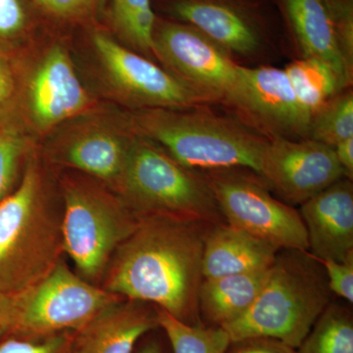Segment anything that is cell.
<instances>
[{"instance_id": "25", "label": "cell", "mask_w": 353, "mask_h": 353, "mask_svg": "<svg viewBox=\"0 0 353 353\" xmlns=\"http://www.w3.org/2000/svg\"><path fill=\"white\" fill-rule=\"evenodd\" d=\"M353 138V94L340 92L327 102L311 121L309 139L334 148Z\"/></svg>"}, {"instance_id": "4", "label": "cell", "mask_w": 353, "mask_h": 353, "mask_svg": "<svg viewBox=\"0 0 353 353\" xmlns=\"http://www.w3.org/2000/svg\"><path fill=\"white\" fill-rule=\"evenodd\" d=\"M202 108L143 109L134 116V126L190 170L243 168L259 173L269 139L243 122Z\"/></svg>"}, {"instance_id": "15", "label": "cell", "mask_w": 353, "mask_h": 353, "mask_svg": "<svg viewBox=\"0 0 353 353\" xmlns=\"http://www.w3.org/2000/svg\"><path fill=\"white\" fill-rule=\"evenodd\" d=\"M30 108L41 129H50L82 113L90 104L68 51L53 46L30 83Z\"/></svg>"}, {"instance_id": "3", "label": "cell", "mask_w": 353, "mask_h": 353, "mask_svg": "<svg viewBox=\"0 0 353 353\" xmlns=\"http://www.w3.org/2000/svg\"><path fill=\"white\" fill-rule=\"evenodd\" d=\"M281 252L252 305L239 319L221 327L232 343L262 336L297 350L331 303L322 262L308 252Z\"/></svg>"}, {"instance_id": "11", "label": "cell", "mask_w": 353, "mask_h": 353, "mask_svg": "<svg viewBox=\"0 0 353 353\" xmlns=\"http://www.w3.org/2000/svg\"><path fill=\"white\" fill-rule=\"evenodd\" d=\"M92 43L109 80L130 103L143 109H192L215 103L214 99L160 68L104 32Z\"/></svg>"}, {"instance_id": "27", "label": "cell", "mask_w": 353, "mask_h": 353, "mask_svg": "<svg viewBox=\"0 0 353 353\" xmlns=\"http://www.w3.org/2000/svg\"><path fill=\"white\" fill-rule=\"evenodd\" d=\"M74 332L44 336L24 338L6 334L0 338V353H71Z\"/></svg>"}, {"instance_id": "21", "label": "cell", "mask_w": 353, "mask_h": 353, "mask_svg": "<svg viewBox=\"0 0 353 353\" xmlns=\"http://www.w3.org/2000/svg\"><path fill=\"white\" fill-rule=\"evenodd\" d=\"M284 70L297 102L311 121L327 102L348 87L331 65L318 58L294 60Z\"/></svg>"}, {"instance_id": "34", "label": "cell", "mask_w": 353, "mask_h": 353, "mask_svg": "<svg viewBox=\"0 0 353 353\" xmlns=\"http://www.w3.org/2000/svg\"><path fill=\"white\" fill-rule=\"evenodd\" d=\"M14 81L8 65L0 57V113L12 97Z\"/></svg>"}, {"instance_id": "30", "label": "cell", "mask_w": 353, "mask_h": 353, "mask_svg": "<svg viewBox=\"0 0 353 353\" xmlns=\"http://www.w3.org/2000/svg\"><path fill=\"white\" fill-rule=\"evenodd\" d=\"M30 24L25 0H0V39L22 36Z\"/></svg>"}, {"instance_id": "22", "label": "cell", "mask_w": 353, "mask_h": 353, "mask_svg": "<svg viewBox=\"0 0 353 353\" xmlns=\"http://www.w3.org/2000/svg\"><path fill=\"white\" fill-rule=\"evenodd\" d=\"M106 4L109 20L118 36L134 50L153 54L157 16L153 0H102L101 8Z\"/></svg>"}, {"instance_id": "8", "label": "cell", "mask_w": 353, "mask_h": 353, "mask_svg": "<svg viewBox=\"0 0 353 353\" xmlns=\"http://www.w3.org/2000/svg\"><path fill=\"white\" fill-rule=\"evenodd\" d=\"M228 224L278 250L308 252L301 213L272 196L266 183L252 170L223 169L201 173Z\"/></svg>"}, {"instance_id": "35", "label": "cell", "mask_w": 353, "mask_h": 353, "mask_svg": "<svg viewBox=\"0 0 353 353\" xmlns=\"http://www.w3.org/2000/svg\"><path fill=\"white\" fill-rule=\"evenodd\" d=\"M14 296L0 292V338L8 333L12 320Z\"/></svg>"}, {"instance_id": "36", "label": "cell", "mask_w": 353, "mask_h": 353, "mask_svg": "<svg viewBox=\"0 0 353 353\" xmlns=\"http://www.w3.org/2000/svg\"><path fill=\"white\" fill-rule=\"evenodd\" d=\"M138 353H161V348L155 341H150L141 348Z\"/></svg>"}, {"instance_id": "29", "label": "cell", "mask_w": 353, "mask_h": 353, "mask_svg": "<svg viewBox=\"0 0 353 353\" xmlns=\"http://www.w3.org/2000/svg\"><path fill=\"white\" fill-rule=\"evenodd\" d=\"M343 55L353 64V0H323Z\"/></svg>"}, {"instance_id": "7", "label": "cell", "mask_w": 353, "mask_h": 353, "mask_svg": "<svg viewBox=\"0 0 353 353\" xmlns=\"http://www.w3.org/2000/svg\"><path fill=\"white\" fill-rule=\"evenodd\" d=\"M123 299L88 282L62 259L37 284L14 296L12 320L7 334L44 338L78 332Z\"/></svg>"}, {"instance_id": "28", "label": "cell", "mask_w": 353, "mask_h": 353, "mask_svg": "<svg viewBox=\"0 0 353 353\" xmlns=\"http://www.w3.org/2000/svg\"><path fill=\"white\" fill-rule=\"evenodd\" d=\"M44 15L59 21L77 22L88 19L101 8L102 0H32Z\"/></svg>"}, {"instance_id": "13", "label": "cell", "mask_w": 353, "mask_h": 353, "mask_svg": "<svg viewBox=\"0 0 353 353\" xmlns=\"http://www.w3.org/2000/svg\"><path fill=\"white\" fill-rule=\"evenodd\" d=\"M248 99L243 120L266 138L309 139L311 119L299 105L284 69L243 66Z\"/></svg>"}, {"instance_id": "26", "label": "cell", "mask_w": 353, "mask_h": 353, "mask_svg": "<svg viewBox=\"0 0 353 353\" xmlns=\"http://www.w3.org/2000/svg\"><path fill=\"white\" fill-rule=\"evenodd\" d=\"M26 152L27 143L18 132H0V202L12 192Z\"/></svg>"}, {"instance_id": "17", "label": "cell", "mask_w": 353, "mask_h": 353, "mask_svg": "<svg viewBox=\"0 0 353 353\" xmlns=\"http://www.w3.org/2000/svg\"><path fill=\"white\" fill-rule=\"evenodd\" d=\"M285 31L292 37L303 57L327 62L350 85L352 66L338 43L323 0H272Z\"/></svg>"}, {"instance_id": "9", "label": "cell", "mask_w": 353, "mask_h": 353, "mask_svg": "<svg viewBox=\"0 0 353 353\" xmlns=\"http://www.w3.org/2000/svg\"><path fill=\"white\" fill-rule=\"evenodd\" d=\"M152 39L153 55L169 72L243 117L248 92L243 65L225 48L196 28L158 14Z\"/></svg>"}, {"instance_id": "5", "label": "cell", "mask_w": 353, "mask_h": 353, "mask_svg": "<svg viewBox=\"0 0 353 353\" xmlns=\"http://www.w3.org/2000/svg\"><path fill=\"white\" fill-rule=\"evenodd\" d=\"M139 217L163 216L215 224L221 212L201 174L185 168L150 139H132L113 189Z\"/></svg>"}, {"instance_id": "12", "label": "cell", "mask_w": 353, "mask_h": 353, "mask_svg": "<svg viewBox=\"0 0 353 353\" xmlns=\"http://www.w3.org/2000/svg\"><path fill=\"white\" fill-rule=\"evenodd\" d=\"M257 175L290 205L309 199L345 178L334 148L312 139L271 138Z\"/></svg>"}, {"instance_id": "2", "label": "cell", "mask_w": 353, "mask_h": 353, "mask_svg": "<svg viewBox=\"0 0 353 353\" xmlns=\"http://www.w3.org/2000/svg\"><path fill=\"white\" fill-rule=\"evenodd\" d=\"M63 254L62 210L51 203L41 168L30 160L17 188L0 202V292L29 289Z\"/></svg>"}, {"instance_id": "23", "label": "cell", "mask_w": 353, "mask_h": 353, "mask_svg": "<svg viewBox=\"0 0 353 353\" xmlns=\"http://www.w3.org/2000/svg\"><path fill=\"white\" fill-rule=\"evenodd\" d=\"M299 353H353L350 308L330 303L297 348Z\"/></svg>"}, {"instance_id": "19", "label": "cell", "mask_w": 353, "mask_h": 353, "mask_svg": "<svg viewBox=\"0 0 353 353\" xmlns=\"http://www.w3.org/2000/svg\"><path fill=\"white\" fill-rule=\"evenodd\" d=\"M132 141L121 134L94 130L78 134L62 145L54 153V159L113 190L124 171Z\"/></svg>"}, {"instance_id": "18", "label": "cell", "mask_w": 353, "mask_h": 353, "mask_svg": "<svg viewBox=\"0 0 353 353\" xmlns=\"http://www.w3.org/2000/svg\"><path fill=\"white\" fill-rule=\"evenodd\" d=\"M277 248L245 231L218 225L206 234L202 254V277L211 279L269 268Z\"/></svg>"}, {"instance_id": "24", "label": "cell", "mask_w": 353, "mask_h": 353, "mask_svg": "<svg viewBox=\"0 0 353 353\" xmlns=\"http://www.w3.org/2000/svg\"><path fill=\"white\" fill-rule=\"evenodd\" d=\"M158 327L170 341L173 353H227L231 339L221 327L203 328L176 319L157 308Z\"/></svg>"}, {"instance_id": "1", "label": "cell", "mask_w": 353, "mask_h": 353, "mask_svg": "<svg viewBox=\"0 0 353 353\" xmlns=\"http://www.w3.org/2000/svg\"><path fill=\"white\" fill-rule=\"evenodd\" d=\"M134 233L116 250L101 287L124 299L163 309L189 323L199 309L204 223L139 217Z\"/></svg>"}, {"instance_id": "16", "label": "cell", "mask_w": 353, "mask_h": 353, "mask_svg": "<svg viewBox=\"0 0 353 353\" xmlns=\"http://www.w3.org/2000/svg\"><path fill=\"white\" fill-rule=\"evenodd\" d=\"M157 327L155 307L123 299L74 332L71 353H132L139 339Z\"/></svg>"}, {"instance_id": "33", "label": "cell", "mask_w": 353, "mask_h": 353, "mask_svg": "<svg viewBox=\"0 0 353 353\" xmlns=\"http://www.w3.org/2000/svg\"><path fill=\"white\" fill-rule=\"evenodd\" d=\"M336 159L345 171L347 178L352 180L353 176V138L345 139L334 148Z\"/></svg>"}, {"instance_id": "20", "label": "cell", "mask_w": 353, "mask_h": 353, "mask_svg": "<svg viewBox=\"0 0 353 353\" xmlns=\"http://www.w3.org/2000/svg\"><path fill=\"white\" fill-rule=\"evenodd\" d=\"M269 268L222 277L203 279L199 292V308L215 327L239 319L254 303L263 287Z\"/></svg>"}, {"instance_id": "14", "label": "cell", "mask_w": 353, "mask_h": 353, "mask_svg": "<svg viewBox=\"0 0 353 353\" xmlns=\"http://www.w3.org/2000/svg\"><path fill=\"white\" fill-rule=\"evenodd\" d=\"M308 252L320 260L353 257V185L345 178L301 204Z\"/></svg>"}, {"instance_id": "31", "label": "cell", "mask_w": 353, "mask_h": 353, "mask_svg": "<svg viewBox=\"0 0 353 353\" xmlns=\"http://www.w3.org/2000/svg\"><path fill=\"white\" fill-rule=\"evenodd\" d=\"M326 272L329 289L332 294L353 303V257L347 261L325 260L321 261Z\"/></svg>"}, {"instance_id": "32", "label": "cell", "mask_w": 353, "mask_h": 353, "mask_svg": "<svg viewBox=\"0 0 353 353\" xmlns=\"http://www.w3.org/2000/svg\"><path fill=\"white\" fill-rule=\"evenodd\" d=\"M227 353H299L296 348L271 338H250L233 341Z\"/></svg>"}, {"instance_id": "6", "label": "cell", "mask_w": 353, "mask_h": 353, "mask_svg": "<svg viewBox=\"0 0 353 353\" xmlns=\"http://www.w3.org/2000/svg\"><path fill=\"white\" fill-rule=\"evenodd\" d=\"M64 252L77 274L101 285L111 259L138 227L139 219L117 194L80 178L62 183Z\"/></svg>"}, {"instance_id": "10", "label": "cell", "mask_w": 353, "mask_h": 353, "mask_svg": "<svg viewBox=\"0 0 353 353\" xmlns=\"http://www.w3.org/2000/svg\"><path fill=\"white\" fill-rule=\"evenodd\" d=\"M153 7L163 17L196 28L232 57L263 52L278 25L272 0H153Z\"/></svg>"}]
</instances>
